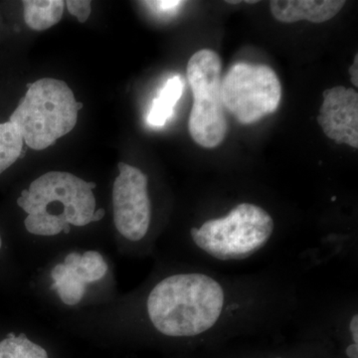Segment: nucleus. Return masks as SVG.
I'll return each instance as SVG.
<instances>
[{"instance_id": "nucleus-1", "label": "nucleus", "mask_w": 358, "mask_h": 358, "mask_svg": "<svg viewBox=\"0 0 358 358\" xmlns=\"http://www.w3.org/2000/svg\"><path fill=\"white\" fill-rule=\"evenodd\" d=\"M224 292L203 274L171 275L150 292L148 313L155 329L167 336H195L211 329L220 317Z\"/></svg>"}, {"instance_id": "nucleus-2", "label": "nucleus", "mask_w": 358, "mask_h": 358, "mask_svg": "<svg viewBox=\"0 0 358 358\" xmlns=\"http://www.w3.org/2000/svg\"><path fill=\"white\" fill-rule=\"evenodd\" d=\"M95 182L65 171H49L35 179L17 199L28 214L26 230L38 236H55L67 224L83 227L96 211Z\"/></svg>"}, {"instance_id": "nucleus-3", "label": "nucleus", "mask_w": 358, "mask_h": 358, "mask_svg": "<svg viewBox=\"0 0 358 358\" xmlns=\"http://www.w3.org/2000/svg\"><path fill=\"white\" fill-rule=\"evenodd\" d=\"M27 87L9 122L17 127L28 148L46 150L72 131L83 103L77 102L72 90L60 80L43 78Z\"/></svg>"}, {"instance_id": "nucleus-4", "label": "nucleus", "mask_w": 358, "mask_h": 358, "mask_svg": "<svg viewBox=\"0 0 358 358\" xmlns=\"http://www.w3.org/2000/svg\"><path fill=\"white\" fill-rule=\"evenodd\" d=\"M274 231L267 211L251 203H241L227 216L192 228L194 243L218 260H241L262 249Z\"/></svg>"}, {"instance_id": "nucleus-5", "label": "nucleus", "mask_w": 358, "mask_h": 358, "mask_svg": "<svg viewBox=\"0 0 358 358\" xmlns=\"http://www.w3.org/2000/svg\"><path fill=\"white\" fill-rule=\"evenodd\" d=\"M221 70L218 54L203 49L193 54L186 71L193 95L188 129L192 140L205 148L218 147L227 134Z\"/></svg>"}, {"instance_id": "nucleus-6", "label": "nucleus", "mask_w": 358, "mask_h": 358, "mask_svg": "<svg viewBox=\"0 0 358 358\" xmlns=\"http://www.w3.org/2000/svg\"><path fill=\"white\" fill-rule=\"evenodd\" d=\"M281 99V82L267 65L237 63L222 79L224 109L240 124H253L273 114Z\"/></svg>"}, {"instance_id": "nucleus-7", "label": "nucleus", "mask_w": 358, "mask_h": 358, "mask_svg": "<svg viewBox=\"0 0 358 358\" xmlns=\"http://www.w3.org/2000/svg\"><path fill=\"white\" fill-rule=\"evenodd\" d=\"M113 186L114 222L120 234L138 242L147 235L152 217L148 176L141 169L120 162Z\"/></svg>"}, {"instance_id": "nucleus-8", "label": "nucleus", "mask_w": 358, "mask_h": 358, "mask_svg": "<svg viewBox=\"0 0 358 358\" xmlns=\"http://www.w3.org/2000/svg\"><path fill=\"white\" fill-rule=\"evenodd\" d=\"M108 265L99 252L70 253L64 263L58 264L51 272L52 291L57 292L63 303L76 306L83 299L86 286L107 274Z\"/></svg>"}, {"instance_id": "nucleus-9", "label": "nucleus", "mask_w": 358, "mask_h": 358, "mask_svg": "<svg viewBox=\"0 0 358 358\" xmlns=\"http://www.w3.org/2000/svg\"><path fill=\"white\" fill-rule=\"evenodd\" d=\"M317 120L327 138L338 145L358 148V94L355 89L336 86L326 90Z\"/></svg>"}, {"instance_id": "nucleus-10", "label": "nucleus", "mask_w": 358, "mask_h": 358, "mask_svg": "<svg viewBox=\"0 0 358 358\" xmlns=\"http://www.w3.org/2000/svg\"><path fill=\"white\" fill-rule=\"evenodd\" d=\"M345 4L343 0H273L270 7L273 16L280 22L308 20L322 23L334 18Z\"/></svg>"}, {"instance_id": "nucleus-11", "label": "nucleus", "mask_w": 358, "mask_h": 358, "mask_svg": "<svg viewBox=\"0 0 358 358\" xmlns=\"http://www.w3.org/2000/svg\"><path fill=\"white\" fill-rule=\"evenodd\" d=\"M22 3L25 23L36 31H43L57 24L65 8V1L62 0H25Z\"/></svg>"}, {"instance_id": "nucleus-12", "label": "nucleus", "mask_w": 358, "mask_h": 358, "mask_svg": "<svg viewBox=\"0 0 358 358\" xmlns=\"http://www.w3.org/2000/svg\"><path fill=\"white\" fill-rule=\"evenodd\" d=\"M183 83L179 76L171 78L155 99L152 109L148 114V124L154 127H162L173 115L174 107L182 95Z\"/></svg>"}, {"instance_id": "nucleus-13", "label": "nucleus", "mask_w": 358, "mask_h": 358, "mask_svg": "<svg viewBox=\"0 0 358 358\" xmlns=\"http://www.w3.org/2000/svg\"><path fill=\"white\" fill-rule=\"evenodd\" d=\"M23 143L22 136L13 122L0 124V176L20 159Z\"/></svg>"}, {"instance_id": "nucleus-14", "label": "nucleus", "mask_w": 358, "mask_h": 358, "mask_svg": "<svg viewBox=\"0 0 358 358\" xmlns=\"http://www.w3.org/2000/svg\"><path fill=\"white\" fill-rule=\"evenodd\" d=\"M0 358H49L42 346L32 343L24 334H9L0 341Z\"/></svg>"}, {"instance_id": "nucleus-15", "label": "nucleus", "mask_w": 358, "mask_h": 358, "mask_svg": "<svg viewBox=\"0 0 358 358\" xmlns=\"http://www.w3.org/2000/svg\"><path fill=\"white\" fill-rule=\"evenodd\" d=\"M68 11L76 16L79 22L85 23L91 14V1L88 0H68L65 2Z\"/></svg>"}, {"instance_id": "nucleus-16", "label": "nucleus", "mask_w": 358, "mask_h": 358, "mask_svg": "<svg viewBox=\"0 0 358 358\" xmlns=\"http://www.w3.org/2000/svg\"><path fill=\"white\" fill-rule=\"evenodd\" d=\"M148 6L155 7L157 10L164 11V13H169L173 11L174 9L178 8L179 6L183 3L182 1H171V0H164V1H148Z\"/></svg>"}, {"instance_id": "nucleus-17", "label": "nucleus", "mask_w": 358, "mask_h": 358, "mask_svg": "<svg viewBox=\"0 0 358 358\" xmlns=\"http://www.w3.org/2000/svg\"><path fill=\"white\" fill-rule=\"evenodd\" d=\"M350 74L352 77V84L355 87H358V54L355 55V61H353L352 67L350 68Z\"/></svg>"}, {"instance_id": "nucleus-18", "label": "nucleus", "mask_w": 358, "mask_h": 358, "mask_svg": "<svg viewBox=\"0 0 358 358\" xmlns=\"http://www.w3.org/2000/svg\"><path fill=\"white\" fill-rule=\"evenodd\" d=\"M350 329L352 331L353 343H358V315H355L350 320Z\"/></svg>"}, {"instance_id": "nucleus-19", "label": "nucleus", "mask_w": 358, "mask_h": 358, "mask_svg": "<svg viewBox=\"0 0 358 358\" xmlns=\"http://www.w3.org/2000/svg\"><path fill=\"white\" fill-rule=\"evenodd\" d=\"M346 355L350 358H358V345L352 343L346 348Z\"/></svg>"}, {"instance_id": "nucleus-20", "label": "nucleus", "mask_w": 358, "mask_h": 358, "mask_svg": "<svg viewBox=\"0 0 358 358\" xmlns=\"http://www.w3.org/2000/svg\"><path fill=\"white\" fill-rule=\"evenodd\" d=\"M105 209H98V210H96L95 213H94L93 219H92V222H98V221L102 220L103 216H105Z\"/></svg>"}, {"instance_id": "nucleus-21", "label": "nucleus", "mask_w": 358, "mask_h": 358, "mask_svg": "<svg viewBox=\"0 0 358 358\" xmlns=\"http://www.w3.org/2000/svg\"><path fill=\"white\" fill-rule=\"evenodd\" d=\"M63 232H64L65 234H69V233L71 232V226L69 225V224H67V225L65 226Z\"/></svg>"}, {"instance_id": "nucleus-22", "label": "nucleus", "mask_w": 358, "mask_h": 358, "mask_svg": "<svg viewBox=\"0 0 358 358\" xmlns=\"http://www.w3.org/2000/svg\"><path fill=\"white\" fill-rule=\"evenodd\" d=\"M1 245H2L1 236H0V249H1Z\"/></svg>"}, {"instance_id": "nucleus-23", "label": "nucleus", "mask_w": 358, "mask_h": 358, "mask_svg": "<svg viewBox=\"0 0 358 358\" xmlns=\"http://www.w3.org/2000/svg\"><path fill=\"white\" fill-rule=\"evenodd\" d=\"M275 358H281V357H275Z\"/></svg>"}]
</instances>
